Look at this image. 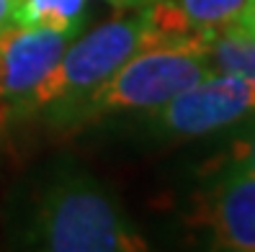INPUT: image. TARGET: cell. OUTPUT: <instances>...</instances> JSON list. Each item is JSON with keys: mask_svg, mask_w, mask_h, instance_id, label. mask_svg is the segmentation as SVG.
I'll return each mask as SVG.
<instances>
[{"mask_svg": "<svg viewBox=\"0 0 255 252\" xmlns=\"http://www.w3.org/2000/svg\"><path fill=\"white\" fill-rule=\"evenodd\" d=\"M13 26V0H0V31Z\"/></svg>", "mask_w": 255, "mask_h": 252, "instance_id": "12", "label": "cell"}, {"mask_svg": "<svg viewBox=\"0 0 255 252\" xmlns=\"http://www.w3.org/2000/svg\"><path fill=\"white\" fill-rule=\"evenodd\" d=\"M255 113V80L214 72L165 106L149 111V126L165 139H199L243 124Z\"/></svg>", "mask_w": 255, "mask_h": 252, "instance_id": "4", "label": "cell"}, {"mask_svg": "<svg viewBox=\"0 0 255 252\" xmlns=\"http://www.w3.org/2000/svg\"><path fill=\"white\" fill-rule=\"evenodd\" d=\"M248 0H142L155 34L170 47H193L201 52V39L237 21Z\"/></svg>", "mask_w": 255, "mask_h": 252, "instance_id": "7", "label": "cell"}, {"mask_svg": "<svg viewBox=\"0 0 255 252\" xmlns=\"http://www.w3.org/2000/svg\"><path fill=\"white\" fill-rule=\"evenodd\" d=\"M230 160L237 162L240 168H245L250 175H255V113L243 121V129L237 131V137L230 147Z\"/></svg>", "mask_w": 255, "mask_h": 252, "instance_id": "10", "label": "cell"}, {"mask_svg": "<svg viewBox=\"0 0 255 252\" xmlns=\"http://www.w3.org/2000/svg\"><path fill=\"white\" fill-rule=\"evenodd\" d=\"M232 26L255 39V0H248V3L243 5V10H240V16H237V21Z\"/></svg>", "mask_w": 255, "mask_h": 252, "instance_id": "11", "label": "cell"}, {"mask_svg": "<svg viewBox=\"0 0 255 252\" xmlns=\"http://www.w3.org/2000/svg\"><path fill=\"white\" fill-rule=\"evenodd\" d=\"M72 34L8 26L0 31V103L13 108L34 90L70 47Z\"/></svg>", "mask_w": 255, "mask_h": 252, "instance_id": "6", "label": "cell"}, {"mask_svg": "<svg viewBox=\"0 0 255 252\" xmlns=\"http://www.w3.org/2000/svg\"><path fill=\"white\" fill-rule=\"evenodd\" d=\"M188 224L214 250L255 252V175L230 160L196 196Z\"/></svg>", "mask_w": 255, "mask_h": 252, "instance_id": "5", "label": "cell"}, {"mask_svg": "<svg viewBox=\"0 0 255 252\" xmlns=\"http://www.w3.org/2000/svg\"><path fill=\"white\" fill-rule=\"evenodd\" d=\"M149 47H160V39L144 5L134 16H119L109 23H101L83 39L70 41L57 65L13 108V113L28 116L36 111H52V116L59 121H70L72 111L114 70H119L129 57Z\"/></svg>", "mask_w": 255, "mask_h": 252, "instance_id": "2", "label": "cell"}, {"mask_svg": "<svg viewBox=\"0 0 255 252\" xmlns=\"http://www.w3.org/2000/svg\"><path fill=\"white\" fill-rule=\"evenodd\" d=\"M201 52L212 72H230V75L255 80V39L243 34L240 28L227 26L204 34Z\"/></svg>", "mask_w": 255, "mask_h": 252, "instance_id": "9", "label": "cell"}, {"mask_svg": "<svg viewBox=\"0 0 255 252\" xmlns=\"http://www.w3.org/2000/svg\"><path fill=\"white\" fill-rule=\"evenodd\" d=\"M21 245L47 252H142L144 237L119 203L85 175H62L34 198Z\"/></svg>", "mask_w": 255, "mask_h": 252, "instance_id": "1", "label": "cell"}, {"mask_svg": "<svg viewBox=\"0 0 255 252\" xmlns=\"http://www.w3.org/2000/svg\"><path fill=\"white\" fill-rule=\"evenodd\" d=\"M214 75L204 52L193 47H149L114 70L72 111L70 121L122 111H155L191 85Z\"/></svg>", "mask_w": 255, "mask_h": 252, "instance_id": "3", "label": "cell"}, {"mask_svg": "<svg viewBox=\"0 0 255 252\" xmlns=\"http://www.w3.org/2000/svg\"><path fill=\"white\" fill-rule=\"evenodd\" d=\"M88 18V0H13V26L49 28L78 36Z\"/></svg>", "mask_w": 255, "mask_h": 252, "instance_id": "8", "label": "cell"}]
</instances>
